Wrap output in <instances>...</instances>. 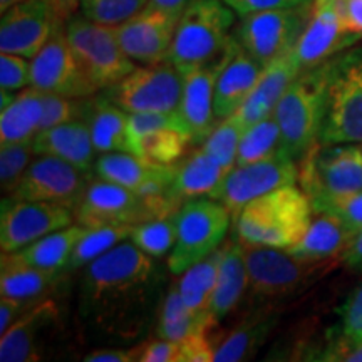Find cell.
Segmentation results:
<instances>
[{
    "instance_id": "cell-11",
    "label": "cell",
    "mask_w": 362,
    "mask_h": 362,
    "mask_svg": "<svg viewBox=\"0 0 362 362\" xmlns=\"http://www.w3.org/2000/svg\"><path fill=\"white\" fill-rule=\"evenodd\" d=\"M183 74L170 61L136 67L123 81L104 89V96L129 115L180 111Z\"/></svg>"
},
{
    "instance_id": "cell-33",
    "label": "cell",
    "mask_w": 362,
    "mask_h": 362,
    "mask_svg": "<svg viewBox=\"0 0 362 362\" xmlns=\"http://www.w3.org/2000/svg\"><path fill=\"white\" fill-rule=\"evenodd\" d=\"M215 322L206 315L193 312L181 298L178 284H171L158 312L156 334L166 341L183 342L185 339L203 330H211Z\"/></svg>"
},
{
    "instance_id": "cell-42",
    "label": "cell",
    "mask_w": 362,
    "mask_h": 362,
    "mask_svg": "<svg viewBox=\"0 0 362 362\" xmlns=\"http://www.w3.org/2000/svg\"><path fill=\"white\" fill-rule=\"evenodd\" d=\"M88 99L78 98H66L59 94L44 93V112L40 119V131L51 129L54 126L71 123L76 119H84L86 107H88Z\"/></svg>"
},
{
    "instance_id": "cell-27",
    "label": "cell",
    "mask_w": 362,
    "mask_h": 362,
    "mask_svg": "<svg viewBox=\"0 0 362 362\" xmlns=\"http://www.w3.org/2000/svg\"><path fill=\"white\" fill-rule=\"evenodd\" d=\"M248 291V272L245 264V247L240 242H230L221 248V259L216 275L214 297L210 304L211 320L218 325L221 319L240 304Z\"/></svg>"
},
{
    "instance_id": "cell-52",
    "label": "cell",
    "mask_w": 362,
    "mask_h": 362,
    "mask_svg": "<svg viewBox=\"0 0 362 362\" xmlns=\"http://www.w3.org/2000/svg\"><path fill=\"white\" fill-rule=\"evenodd\" d=\"M86 362H134L138 361V347L131 349H96L84 357Z\"/></svg>"
},
{
    "instance_id": "cell-9",
    "label": "cell",
    "mask_w": 362,
    "mask_h": 362,
    "mask_svg": "<svg viewBox=\"0 0 362 362\" xmlns=\"http://www.w3.org/2000/svg\"><path fill=\"white\" fill-rule=\"evenodd\" d=\"M66 34L84 72L98 89L111 88L138 67L121 47L115 27L98 24L81 13L66 22Z\"/></svg>"
},
{
    "instance_id": "cell-30",
    "label": "cell",
    "mask_w": 362,
    "mask_h": 362,
    "mask_svg": "<svg viewBox=\"0 0 362 362\" xmlns=\"http://www.w3.org/2000/svg\"><path fill=\"white\" fill-rule=\"evenodd\" d=\"M226 173L228 171L200 146L178 165L173 187H171V197L181 205L194 198L211 197Z\"/></svg>"
},
{
    "instance_id": "cell-10",
    "label": "cell",
    "mask_w": 362,
    "mask_h": 362,
    "mask_svg": "<svg viewBox=\"0 0 362 362\" xmlns=\"http://www.w3.org/2000/svg\"><path fill=\"white\" fill-rule=\"evenodd\" d=\"M314 11V4L275 8L240 17L233 35L257 61L267 66L296 47Z\"/></svg>"
},
{
    "instance_id": "cell-51",
    "label": "cell",
    "mask_w": 362,
    "mask_h": 362,
    "mask_svg": "<svg viewBox=\"0 0 362 362\" xmlns=\"http://www.w3.org/2000/svg\"><path fill=\"white\" fill-rule=\"evenodd\" d=\"M344 27L352 34L362 35V0H337Z\"/></svg>"
},
{
    "instance_id": "cell-3",
    "label": "cell",
    "mask_w": 362,
    "mask_h": 362,
    "mask_svg": "<svg viewBox=\"0 0 362 362\" xmlns=\"http://www.w3.org/2000/svg\"><path fill=\"white\" fill-rule=\"evenodd\" d=\"M235 16L223 0H192L176 25L168 61L181 74L215 61L232 42Z\"/></svg>"
},
{
    "instance_id": "cell-1",
    "label": "cell",
    "mask_w": 362,
    "mask_h": 362,
    "mask_svg": "<svg viewBox=\"0 0 362 362\" xmlns=\"http://www.w3.org/2000/svg\"><path fill=\"white\" fill-rule=\"evenodd\" d=\"M163 275L155 259L119 243L84 267L78 314L90 336L119 344L141 339L160 312Z\"/></svg>"
},
{
    "instance_id": "cell-46",
    "label": "cell",
    "mask_w": 362,
    "mask_h": 362,
    "mask_svg": "<svg viewBox=\"0 0 362 362\" xmlns=\"http://www.w3.org/2000/svg\"><path fill=\"white\" fill-rule=\"evenodd\" d=\"M136 347L139 362H181L180 342L158 337L156 341L143 342Z\"/></svg>"
},
{
    "instance_id": "cell-16",
    "label": "cell",
    "mask_w": 362,
    "mask_h": 362,
    "mask_svg": "<svg viewBox=\"0 0 362 362\" xmlns=\"http://www.w3.org/2000/svg\"><path fill=\"white\" fill-rule=\"evenodd\" d=\"M134 155L158 165H176L192 144V133L176 112H138L129 115Z\"/></svg>"
},
{
    "instance_id": "cell-32",
    "label": "cell",
    "mask_w": 362,
    "mask_h": 362,
    "mask_svg": "<svg viewBox=\"0 0 362 362\" xmlns=\"http://www.w3.org/2000/svg\"><path fill=\"white\" fill-rule=\"evenodd\" d=\"M86 230L88 228H84L79 223L69 225L66 228H61L57 232L35 240L30 245L13 253H16L17 259L33 267H37V269L56 272V274H66L71 253Z\"/></svg>"
},
{
    "instance_id": "cell-20",
    "label": "cell",
    "mask_w": 362,
    "mask_h": 362,
    "mask_svg": "<svg viewBox=\"0 0 362 362\" xmlns=\"http://www.w3.org/2000/svg\"><path fill=\"white\" fill-rule=\"evenodd\" d=\"M61 309L51 298H40L0 336V361L34 362L45 359L47 344L56 336Z\"/></svg>"
},
{
    "instance_id": "cell-19",
    "label": "cell",
    "mask_w": 362,
    "mask_h": 362,
    "mask_svg": "<svg viewBox=\"0 0 362 362\" xmlns=\"http://www.w3.org/2000/svg\"><path fill=\"white\" fill-rule=\"evenodd\" d=\"M235 35L226 51L215 61L183 72L180 115L192 133V144H203L216 126L215 90L223 67L232 56Z\"/></svg>"
},
{
    "instance_id": "cell-2",
    "label": "cell",
    "mask_w": 362,
    "mask_h": 362,
    "mask_svg": "<svg viewBox=\"0 0 362 362\" xmlns=\"http://www.w3.org/2000/svg\"><path fill=\"white\" fill-rule=\"evenodd\" d=\"M312 214L304 189L287 185L248 203L237 215L235 232L243 245L288 250L307 233Z\"/></svg>"
},
{
    "instance_id": "cell-39",
    "label": "cell",
    "mask_w": 362,
    "mask_h": 362,
    "mask_svg": "<svg viewBox=\"0 0 362 362\" xmlns=\"http://www.w3.org/2000/svg\"><path fill=\"white\" fill-rule=\"evenodd\" d=\"M248 126L240 117L238 112L225 117L216 123V126L208 134L202 148L210 155L216 163H220L226 171H230L237 165L238 146L242 141V136Z\"/></svg>"
},
{
    "instance_id": "cell-43",
    "label": "cell",
    "mask_w": 362,
    "mask_h": 362,
    "mask_svg": "<svg viewBox=\"0 0 362 362\" xmlns=\"http://www.w3.org/2000/svg\"><path fill=\"white\" fill-rule=\"evenodd\" d=\"M310 205L315 215L329 214L336 216L354 233L362 230V192L325 198V200L310 203Z\"/></svg>"
},
{
    "instance_id": "cell-7",
    "label": "cell",
    "mask_w": 362,
    "mask_h": 362,
    "mask_svg": "<svg viewBox=\"0 0 362 362\" xmlns=\"http://www.w3.org/2000/svg\"><path fill=\"white\" fill-rule=\"evenodd\" d=\"M298 183L310 203L362 192V144L317 141L300 158Z\"/></svg>"
},
{
    "instance_id": "cell-41",
    "label": "cell",
    "mask_w": 362,
    "mask_h": 362,
    "mask_svg": "<svg viewBox=\"0 0 362 362\" xmlns=\"http://www.w3.org/2000/svg\"><path fill=\"white\" fill-rule=\"evenodd\" d=\"M149 6V0H79L81 13L98 24L116 27Z\"/></svg>"
},
{
    "instance_id": "cell-21",
    "label": "cell",
    "mask_w": 362,
    "mask_h": 362,
    "mask_svg": "<svg viewBox=\"0 0 362 362\" xmlns=\"http://www.w3.org/2000/svg\"><path fill=\"white\" fill-rule=\"evenodd\" d=\"M362 39L344 27L337 0H314V11L293 52L302 71L319 66Z\"/></svg>"
},
{
    "instance_id": "cell-4",
    "label": "cell",
    "mask_w": 362,
    "mask_h": 362,
    "mask_svg": "<svg viewBox=\"0 0 362 362\" xmlns=\"http://www.w3.org/2000/svg\"><path fill=\"white\" fill-rule=\"evenodd\" d=\"M327 76L329 61L304 69L288 86L274 111L282 134V151L296 161L319 141Z\"/></svg>"
},
{
    "instance_id": "cell-23",
    "label": "cell",
    "mask_w": 362,
    "mask_h": 362,
    "mask_svg": "<svg viewBox=\"0 0 362 362\" xmlns=\"http://www.w3.org/2000/svg\"><path fill=\"white\" fill-rule=\"evenodd\" d=\"M300 72L302 67L298 64L293 49L269 62L262 71L250 96L237 111L240 117L245 121V124L252 126L265 117L274 116L280 98L284 96L285 90Z\"/></svg>"
},
{
    "instance_id": "cell-34",
    "label": "cell",
    "mask_w": 362,
    "mask_h": 362,
    "mask_svg": "<svg viewBox=\"0 0 362 362\" xmlns=\"http://www.w3.org/2000/svg\"><path fill=\"white\" fill-rule=\"evenodd\" d=\"M275 324V314L262 309L238 324L215 349L214 361L238 362L257 354Z\"/></svg>"
},
{
    "instance_id": "cell-38",
    "label": "cell",
    "mask_w": 362,
    "mask_h": 362,
    "mask_svg": "<svg viewBox=\"0 0 362 362\" xmlns=\"http://www.w3.org/2000/svg\"><path fill=\"white\" fill-rule=\"evenodd\" d=\"M178 211L136 225L131 242L153 259H161L171 253L178 237Z\"/></svg>"
},
{
    "instance_id": "cell-35",
    "label": "cell",
    "mask_w": 362,
    "mask_h": 362,
    "mask_svg": "<svg viewBox=\"0 0 362 362\" xmlns=\"http://www.w3.org/2000/svg\"><path fill=\"white\" fill-rule=\"evenodd\" d=\"M220 259L221 248L185 270L178 280V288L183 302L200 315L210 317V304L215 291L216 275H218Z\"/></svg>"
},
{
    "instance_id": "cell-45",
    "label": "cell",
    "mask_w": 362,
    "mask_h": 362,
    "mask_svg": "<svg viewBox=\"0 0 362 362\" xmlns=\"http://www.w3.org/2000/svg\"><path fill=\"white\" fill-rule=\"evenodd\" d=\"M319 361L362 362V339L346 336L341 329L332 330L327 347Z\"/></svg>"
},
{
    "instance_id": "cell-56",
    "label": "cell",
    "mask_w": 362,
    "mask_h": 362,
    "mask_svg": "<svg viewBox=\"0 0 362 362\" xmlns=\"http://www.w3.org/2000/svg\"><path fill=\"white\" fill-rule=\"evenodd\" d=\"M13 98H16V96H13L11 90L0 89V99H2V101H0V110H6L8 104L13 101Z\"/></svg>"
},
{
    "instance_id": "cell-12",
    "label": "cell",
    "mask_w": 362,
    "mask_h": 362,
    "mask_svg": "<svg viewBox=\"0 0 362 362\" xmlns=\"http://www.w3.org/2000/svg\"><path fill=\"white\" fill-rule=\"evenodd\" d=\"M298 181L296 160L280 151L267 160L235 165L210 198H215L237 216L255 198Z\"/></svg>"
},
{
    "instance_id": "cell-6",
    "label": "cell",
    "mask_w": 362,
    "mask_h": 362,
    "mask_svg": "<svg viewBox=\"0 0 362 362\" xmlns=\"http://www.w3.org/2000/svg\"><path fill=\"white\" fill-rule=\"evenodd\" d=\"M245 247L248 291L260 298H279L304 291L336 267L339 259L307 260L288 250L272 247Z\"/></svg>"
},
{
    "instance_id": "cell-44",
    "label": "cell",
    "mask_w": 362,
    "mask_h": 362,
    "mask_svg": "<svg viewBox=\"0 0 362 362\" xmlns=\"http://www.w3.org/2000/svg\"><path fill=\"white\" fill-rule=\"evenodd\" d=\"M30 86V62L17 54H0V88L16 93Z\"/></svg>"
},
{
    "instance_id": "cell-22",
    "label": "cell",
    "mask_w": 362,
    "mask_h": 362,
    "mask_svg": "<svg viewBox=\"0 0 362 362\" xmlns=\"http://www.w3.org/2000/svg\"><path fill=\"white\" fill-rule=\"evenodd\" d=\"M178 165H158L134 153H104L98 156L94 173L111 183L138 193L143 198L171 193Z\"/></svg>"
},
{
    "instance_id": "cell-29",
    "label": "cell",
    "mask_w": 362,
    "mask_h": 362,
    "mask_svg": "<svg viewBox=\"0 0 362 362\" xmlns=\"http://www.w3.org/2000/svg\"><path fill=\"white\" fill-rule=\"evenodd\" d=\"M64 274L47 272L33 267L16 253H2L0 264V293L2 297L19 298L24 302H37L44 298Z\"/></svg>"
},
{
    "instance_id": "cell-31",
    "label": "cell",
    "mask_w": 362,
    "mask_h": 362,
    "mask_svg": "<svg viewBox=\"0 0 362 362\" xmlns=\"http://www.w3.org/2000/svg\"><path fill=\"white\" fill-rule=\"evenodd\" d=\"M44 112L42 90L25 88L0 115V144L34 141Z\"/></svg>"
},
{
    "instance_id": "cell-25",
    "label": "cell",
    "mask_w": 362,
    "mask_h": 362,
    "mask_svg": "<svg viewBox=\"0 0 362 362\" xmlns=\"http://www.w3.org/2000/svg\"><path fill=\"white\" fill-rule=\"evenodd\" d=\"M33 144L35 155L61 158L83 173L94 171L98 151L94 148L89 126L84 119H76L40 131L35 134Z\"/></svg>"
},
{
    "instance_id": "cell-53",
    "label": "cell",
    "mask_w": 362,
    "mask_h": 362,
    "mask_svg": "<svg viewBox=\"0 0 362 362\" xmlns=\"http://www.w3.org/2000/svg\"><path fill=\"white\" fill-rule=\"evenodd\" d=\"M342 262H346V265H349L351 269L362 272V230L356 233L351 245L344 252Z\"/></svg>"
},
{
    "instance_id": "cell-37",
    "label": "cell",
    "mask_w": 362,
    "mask_h": 362,
    "mask_svg": "<svg viewBox=\"0 0 362 362\" xmlns=\"http://www.w3.org/2000/svg\"><path fill=\"white\" fill-rule=\"evenodd\" d=\"M282 151V134L274 116L248 126L238 146L237 165L267 160Z\"/></svg>"
},
{
    "instance_id": "cell-15",
    "label": "cell",
    "mask_w": 362,
    "mask_h": 362,
    "mask_svg": "<svg viewBox=\"0 0 362 362\" xmlns=\"http://www.w3.org/2000/svg\"><path fill=\"white\" fill-rule=\"evenodd\" d=\"M61 24L52 0H22L2 12L0 52L33 59Z\"/></svg>"
},
{
    "instance_id": "cell-54",
    "label": "cell",
    "mask_w": 362,
    "mask_h": 362,
    "mask_svg": "<svg viewBox=\"0 0 362 362\" xmlns=\"http://www.w3.org/2000/svg\"><path fill=\"white\" fill-rule=\"evenodd\" d=\"M189 2H192V0H149L151 6L173 13L176 17H181V13H183L185 8L189 6Z\"/></svg>"
},
{
    "instance_id": "cell-13",
    "label": "cell",
    "mask_w": 362,
    "mask_h": 362,
    "mask_svg": "<svg viewBox=\"0 0 362 362\" xmlns=\"http://www.w3.org/2000/svg\"><path fill=\"white\" fill-rule=\"evenodd\" d=\"M30 86L42 93L78 99L93 98L99 90L72 51L66 24L54 30L52 37L30 61Z\"/></svg>"
},
{
    "instance_id": "cell-14",
    "label": "cell",
    "mask_w": 362,
    "mask_h": 362,
    "mask_svg": "<svg viewBox=\"0 0 362 362\" xmlns=\"http://www.w3.org/2000/svg\"><path fill=\"white\" fill-rule=\"evenodd\" d=\"M72 220L74 210L64 205L6 197L0 215L2 253L19 252L35 240L72 225Z\"/></svg>"
},
{
    "instance_id": "cell-40",
    "label": "cell",
    "mask_w": 362,
    "mask_h": 362,
    "mask_svg": "<svg viewBox=\"0 0 362 362\" xmlns=\"http://www.w3.org/2000/svg\"><path fill=\"white\" fill-rule=\"evenodd\" d=\"M34 144L29 143H7L0 148V187L6 197L16 192L22 176L25 175L30 163L34 161Z\"/></svg>"
},
{
    "instance_id": "cell-50",
    "label": "cell",
    "mask_w": 362,
    "mask_h": 362,
    "mask_svg": "<svg viewBox=\"0 0 362 362\" xmlns=\"http://www.w3.org/2000/svg\"><path fill=\"white\" fill-rule=\"evenodd\" d=\"M34 304L35 302H24L19 300V298L2 297V300H0V336H4L12 327L13 322Z\"/></svg>"
},
{
    "instance_id": "cell-57",
    "label": "cell",
    "mask_w": 362,
    "mask_h": 362,
    "mask_svg": "<svg viewBox=\"0 0 362 362\" xmlns=\"http://www.w3.org/2000/svg\"><path fill=\"white\" fill-rule=\"evenodd\" d=\"M22 2V0H0V11L6 12L7 8H11L12 6H16V4Z\"/></svg>"
},
{
    "instance_id": "cell-48",
    "label": "cell",
    "mask_w": 362,
    "mask_h": 362,
    "mask_svg": "<svg viewBox=\"0 0 362 362\" xmlns=\"http://www.w3.org/2000/svg\"><path fill=\"white\" fill-rule=\"evenodd\" d=\"M223 2L233 8L238 17H243L257 12L275 11V8L310 6V4H314V0H223Z\"/></svg>"
},
{
    "instance_id": "cell-49",
    "label": "cell",
    "mask_w": 362,
    "mask_h": 362,
    "mask_svg": "<svg viewBox=\"0 0 362 362\" xmlns=\"http://www.w3.org/2000/svg\"><path fill=\"white\" fill-rule=\"evenodd\" d=\"M210 330H203V332H197L188 339H185L183 342H180L181 346V362H208L214 361L215 349L214 344L210 342L208 337Z\"/></svg>"
},
{
    "instance_id": "cell-26",
    "label": "cell",
    "mask_w": 362,
    "mask_h": 362,
    "mask_svg": "<svg viewBox=\"0 0 362 362\" xmlns=\"http://www.w3.org/2000/svg\"><path fill=\"white\" fill-rule=\"evenodd\" d=\"M84 121L89 126L98 155L104 153H133L129 131V112L121 110L106 96L88 99Z\"/></svg>"
},
{
    "instance_id": "cell-55",
    "label": "cell",
    "mask_w": 362,
    "mask_h": 362,
    "mask_svg": "<svg viewBox=\"0 0 362 362\" xmlns=\"http://www.w3.org/2000/svg\"><path fill=\"white\" fill-rule=\"evenodd\" d=\"M52 2L56 6L59 19L64 24L72 16H76V8L79 7V0H52Z\"/></svg>"
},
{
    "instance_id": "cell-8",
    "label": "cell",
    "mask_w": 362,
    "mask_h": 362,
    "mask_svg": "<svg viewBox=\"0 0 362 362\" xmlns=\"http://www.w3.org/2000/svg\"><path fill=\"white\" fill-rule=\"evenodd\" d=\"M230 210L215 198H194L178 211V237L168 257V269L178 275L218 250L230 226Z\"/></svg>"
},
{
    "instance_id": "cell-47",
    "label": "cell",
    "mask_w": 362,
    "mask_h": 362,
    "mask_svg": "<svg viewBox=\"0 0 362 362\" xmlns=\"http://www.w3.org/2000/svg\"><path fill=\"white\" fill-rule=\"evenodd\" d=\"M346 336L362 339V284L344 302L341 309V327Z\"/></svg>"
},
{
    "instance_id": "cell-36",
    "label": "cell",
    "mask_w": 362,
    "mask_h": 362,
    "mask_svg": "<svg viewBox=\"0 0 362 362\" xmlns=\"http://www.w3.org/2000/svg\"><path fill=\"white\" fill-rule=\"evenodd\" d=\"M133 228V225H107L86 230L71 253V259L66 267V274L67 272L84 269L86 265L96 260L98 257L104 255L111 248L123 243L126 238H131Z\"/></svg>"
},
{
    "instance_id": "cell-5",
    "label": "cell",
    "mask_w": 362,
    "mask_h": 362,
    "mask_svg": "<svg viewBox=\"0 0 362 362\" xmlns=\"http://www.w3.org/2000/svg\"><path fill=\"white\" fill-rule=\"evenodd\" d=\"M319 143L362 144V45L329 59Z\"/></svg>"
},
{
    "instance_id": "cell-18",
    "label": "cell",
    "mask_w": 362,
    "mask_h": 362,
    "mask_svg": "<svg viewBox=\"0 0 362 362\" xmlns=\"http://www.w3.org/2000/svg\"><path fill=\"white\" fill-rule=\"evenodd\" d=\"M180 17L155 6L143 8L129 21L115 27L123 51L136 64L151 66L168 61Z\"/></svg>"
},
{
    "instance_id": "cell-28",
    "label": "cell",
    "mask_w": 362,
    "mask_h": 362,
    "mask_svg": "<svg viewBox=\"0 0 362 362\" xmlns=\"http://www.w3.org/2000/svg\"><path fill=\"white\" fill-rule=\"evenodd\" d=\"M356 233L341 220L329 214H317L300 242L288 252L307 260L341 259Z\"/></svg>"
},
{
    "instance_id": "cell-17",
    "label": "cell",
    "mask_w": 362,
    "mask_h": 362,
    "mask_svg": "<svg viewBox=\"0 0 362 362\" xmlns=\"http://www.w3.org/2000/svg\"><path fill=\"white\" fill-rule=\"evenodd\" d=\"M86 173L51 155L34 158L11 197L27 202H49L74 210L86 185Z\"/></svg>"
},
{
    "instance_id": "cell-24",
    "label": "cell",
    "mask_w": 362,
    "mask_h": 362,
    "mask_svg": "<svg viewBox=\"0 0 362 362\" xmlns=\"http://www.w3.org/2000/svg\"><path fill=\"white\" fill-rule=\"evenodd\" d=\"M264 64L248 54L235 39L232 56L221 71L215 90V116L216 121L225 119L237 112L259 81Z\"/></svg>"
}]
</instances>
